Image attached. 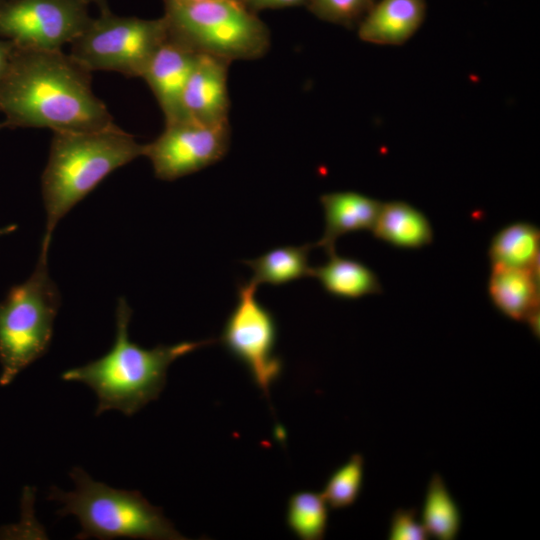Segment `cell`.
I'll list each match as a JSON object with an SVG mask.
<instances>
[{"label": "cell", "instance_id": "6da1fadb", "mask_svg": "<svg viewBox=\"0 0 540 540\" xmlns=\"http://www.w3.org/2000/svg\"><path fill=\"white\" fill-rule=\"evenodd\" d=\"M0 113L11 128L80 132L114 125L92 90L91 72L62 50L15 46L0 82Z\"/></svg>", "mask_w": 540, "mask_h": 540}, {"label": "cell", "instance_id": "7a4b0ae2", "mask_svg": "<svg viewBox=\"0 0 540 540\" xmlns=\"http://www.w3.org/2000/svg\"><path fill=\"white\" fill-rule=\"evenodd\" d=\"M131 314L132 310L125 299L120 298L111 349L102 357L66 370L61 375L63 380L81 382L95 392L98 400L96 415L112 409L126 416L134 415L159 397L172 362L215 342L213 339L183 341L146 349L129 339Z\"/></svg>", "mask_w": 540, "mask_h": 540}, {"label": "cell", "instance_id": "3957f363", "mask_svg": "<svg viewBox=\"0 0 540 540\" xmlns=\"http://www.w3.org/2000/svg\"><path fill=\"white\" fill-rule=\"evenodd\" d=\"M144 144L117 125L80 132H53L41 178L46 212L40 255L46 257L59 221L114 170L143 156Z\"/></svg>", "mask_w": 540, "mask_h": 540}, {"label": "cell", "instance_id": "277c9868", "mask_svg": "<svg viewBox=\"0 0 540 540\" xmlns=\"http://www.w3.org/2000/svg\"><path fill=\"white\" fill-rule=\"evenodd\" d=\"M70 476L75 490L64 492L53 487L48 499L63 504L58 510L61 516L77 517L81 525L77 539H186L162 509L152 505L139 491L116 489L95 481L78 467L72 469Z\"/></svg>", "mask_w": 540, "mask_h": 540}, {"label": "cell", "instance_id": "5b68a950", "mask_svg": "<svg viewBox=\"0 0 540 540\" xmlns=\"http://www.w3.org/2000/svg\"><path fill=\"white\" fill-rule=\"evenodd\" d=\"M163 17L170 37L230 63L259 59L270 47L268 27L242 1L164 5Z\"/></svg>", "mask_w": 540, "mask_h": 540}, {"label": "cell", "instance_id": "8992f818", "mask_svg": "<svg viewBox=\"0 0 540 540\" xmlns=\"http://www.w3.org/2000/svg\"><path fill=\"white\" fill-rule=\"evenodd\" d=\"M59 306L60 293L50 278L47 258L39 256L30 277L11 287L0 302L1 386L46 353Z\"/></svg>", "mask_w": 540, "mask_h": 540}, {"label": "cell", "instance_id": "52a82bcc", "mask_svg": "<svg viewBox=\"0 0 540 540\" xmlns=\"http://www.w3.org/2000/svg\"><path fill=\"white\" fill-rule=\"evenodd\" d=\"M167 36L163 16L156 19L118 16L107 9L91 18L70 43L69 55L90 72L113 71L141 78Z\"/></svg>", "mask_w": 540, "mask_h": 540}, {"label": "cell", "instance_id": "ba28073f", "mask_svg": "<svg viewBox=\"0 0 540 540\" xmlns=\"http://www.w3.org/2000/svg\"><path fill=\"white\" fill-rule=\"evenodd\" d=\"M257 285L239 283L237 301L227 317L221 343L243 363L254 384L269 397L272 384L279 378L283 362L275 354L277 324L274 315L256 298Z\"/></svg>", "mask_w": 540, "mask_h": 540}, {"label": "cell", "instance_id": "9c48e42d", "mask_svg": "<svg viewBox=\"0 0 540 540\" xmlns=\"http://www.w3.org/2000/svg\"><path fill=\"white\" fill-rule=\"evenodd\" d=\"M88 0H0V37L27 49L62 50L88 25Z\"/></svg>", "mask_w": 540, "mask_h": 540}, {"label": "cell", "instance_id": "30bf717a", "mask_svg": "<svg viewBox=\"0 0 540 540\" xmlns=\"http://www.w3.org/2000/svg\"><path fill=\"white\" fill-rule=\"evenodd\" d=\"M230 145V125H208L185 119L165 124L162 133L144 144L143 156L155 176L173 181L220 161Z\"/></svg>", "mask_w": 540, "mask_h": 540}, {"label": "cell", "instance_id": "8fae6325", "mask_svg": "<svg viewBox=\"0 0 540 540\" xmlns=\"http://www.w3.org/2000/svg\"><path fill=\"white\" fill-rule=\"evenodd\" d=\"M198 53L169 35L157 49L141 78L145 80L164 115L165 124L188 119L183 93Z\"/></svg>", "mask_w": 540, "mask_h": 540}, {"label": "cell", "instance_id": "7c38bea8", "mask_svg": "<svg viewBox=\"0 0 540 540\" xmlns=\"http://www.w3.org/2000/svg\"><path fill=\"white\" fill-rule=\"evenodd\" d=\"M229 66L227 60L198 53L182 99L188 119L208 125L229 124Z\"/></svg>", "mask_w": 540, "mask_h": 540}, {"label": "cell", "instance_id": "4fadbf2b", "mask_svg": "<svg viewBox=\"0 0 540 540\" xmlns=\"http://www.w3.org/2000/svg\"><path fill=\"white\" fill-rule=\"evenodd\" d=\"M488 295L506 317L527 322L539 335V272L510 267H491Z\"/></svg>", "mask_w": 540, "mask_h": 540}, {"label": "cell", "instance_id": "5bb4252c", "mask_svg": "<svg viewBox=\"0 0 540 540\" xmlns=\"http://www.w3.org/2000/svg\"><path fill=\"white\" fill-rule=\"evenodd\" d=\"M425 0H379L359 21L358 37L376 45H401L421 27Z\"/></svg>", "mask_w": 540, "mask_h": 540}, {"label": "cell", "instance_id": "9a60e30c", "mask_svg": "<svg viewBox=\"0 0 540 540\" xmlns=\"http://www.w3.org/2000/svg\"><path fill=\"white\" fill-rule=\"evenodd\" d=\"M325 228L314 247L328 254L335 252L337 239L345 234L369 230L376 222L382 202L355 191H336L320 196Z\"/></svg>", "mask_w": 540, "mask_h": 540}, {"label": "cell", "instance_id": "2e32d148", "mask_svg": "<svg viewBox=\"0 0 540 540\" xmlns=\"http://www.w3.org/2000/svg\"><path fill=\"white\" fill-rule=\"evenodd\" d=\"M371 231L376 239L403 249H419L433 241V229L427 216L400 200L382 203Z\"/></svg>", "mask_w": 540, "mask_h": 540}, {"label": "cell", "instance_id": "e0dca14e", "mask_svg": "<svg viewBox=\"0 0 540 540\" xmlns=\"http://www.w3.org/2000/svg\"><path fill=\"white\" fill-rule=\"evenodd\" d=\"M322 288L330 295L342 299H358L382 292L376 273L353 258L340 257L336 251L328 254L325 264L312 268Z\"/></svg>", "mask_w": 540, "mask_h": 540}, {"label": "cell", "instance_id": "ac0fdd59", "mask_svg": "<svg viewBox=\"0 0 540 540\" xmlns=\"http://www.w3.org/2000/svg\"><path fill=\"white\" fill-rule=\"evenodd\" d=\"M540 231L528 222L511 223L491 239V267L520 268L539 272Z\"/></svg>", "mask_w": 540, "mask_h": 540}, {"label": "cell", "instance_id": "d6986e66", "mask_svg": "<svg viewBox=\"0 0 540 540\" xmlns=\"http://www.w3.org/2000/svg\"><path fill=\"white\" fill-rule=\"evenodd\" d=\"M312 247L311 244L277 247L253 260L244 261L253 272L250 281L257 286H280L312 276V267L309 266V252Z\"/></svg>", "mask_w": 540, "mask_h": 540}, {"label": "cell", "instance_id": "ffe728a7", "mask_svg": "<svg viewBox=\"0 0 540 540\" xmlns=\"http://www.w3.org/2000/svg\"><path fill=\"white\" fill-rule=\"evenodd\" d=\"M421 522L429 536L453 540L461 527V513L442 476L434 473L427 485Z\"/></svg>", "mask_w": 540, "mask_h": 540}, {"label": "cell", "instance_id": "44dd1931", "mask_svg": "<svg viewBox=\"0 0 540 540\" xmlns=\"http://www.w3.org/2000/svg\"><path fill=\"white\" fill-rule=\"evenodd\" d=\"M286 524L302 540L323 539L328 524V505L322 494L313 491L292 494L287 504Z\"/></svg>", "mask_w": 540, "mask_h": 540}, {"label": "cell", "instance_id": "7402d4cb", "mask_svg": "<svg viewBox=\"0 0 540 540\" xmlns=\"http://www.w3.org/2000/svg\"><path fill=\"white\" fill-rule=\"evenodd\" d=\"M364 476V458L360 453L352 454L328 478L321 494L331 509H345L358 499Z\"/></svg>", "mask_w": 540, "mask_h": 540}, {"label": "cell", "instance_id": "603a6c76", "mask_svg": "<svg viewBox=\"0 0 540 540\" xmlns=\"http://www.w3.org/2000/svg\"><path fill=\"white\" fill-rule=\"evenodd\" d=\"M370 0H307L309 10L319 19L349 26L363 17Z\"/></svg>", "mask_w": 540, "mask_h": 540}, {"label": "cell", "instance_id": "cb8c5ba5", "mask_svg": "<svg viewBox=\"0 0 540 540\" xmlns=\"http://www.w3.org/2000/svg\"><path fill=\"white\" fill-rule=\"evenodd\" d=\"M429 538L423 523L417 518L414 508L396 509L390 521L388 539L390 540H426Z\"/></svg>", "mask_w": 540, "mask_h": 540}, {"label": "cell", "instance_id": "d4e9b609", "mask_svg": "<svg viewBox=\"0 0 540 540\" xmlns=\"http://www.w3.org/2000/svg\"><path fill=\"white\" fill-rule=\"evenodd\" d=\"M307 0H243V2L254 12L269 10V9H283L296 7L306 4Z\"/></svg>", "mask_w": 540, "mask_h": 540}, {"label": "cell", "instance_id": "484cf974", "mask_svg": "<svg viewBox=\"0 0 540 540\" xmlns=\"http://www.w3.org/2000/svg\"><path fill=\"white\" fill-rule=\"evenodd\" d=\"M14 48L11 41L0 39V82L6 73Z\"/></svg>", "mask_w": 540, "mask_h": 540}, {"label": "cell", "instance_id": "4316f807", "mask_svg": "<svg viewBox=\"0 0 540 540\" xmlns=\"http://www.w3.org/2000/svg\"><path fill=\"white\" fill-rule=\"evenodd\" d=\"M209 1H218V0H163L164 5H187V4H195V3H202V2H209ZM237 1L243 2V0H237Z\"/></svg>", "mask_w": 540, "mask_h": 540}, {"label": "cell", "instance_id": "83f0119b", "mask_svg": "<svg viewBox=\"0 0 540 540\" xmlns=\"http://www.w3.org/2000/svg\"><path fill=\"white\" fill-rule=\"evenodd\" d=\"M88 1L89 3H94L95 5H97L100 11L109 9L107 0H88Z\"/></svg>", "mask_w": 540, "mask_h": 540}, {"label": "cell", "instance_id": "f1b7e54d", "mask_svg": "<svg viewBox=\"0 0 540 540\" xmlns=\"http://www.w3.org/2000/svg\"><path fill=\"white\" fill-rule=\"evenodd\" d=\"M16 229V225H8L0 228V237L13 232Z\"/></svg>", "mask_w": 540, "mask_h": 540}, {"label": "cell", "instance_id": "f546056e", "mask_svg": "<svg viewBox=\"0 0 540 540\" xmlns=\"http://www.w3.org/2000/svg\"><path fill=\"white\" fill-rule=\"evenodd\" d=\"M2 127H4V124H3V122H2V123H0V129H1Z\"/></svg>", "mask_w": 540, "mask_h": 540}]
</instances>
